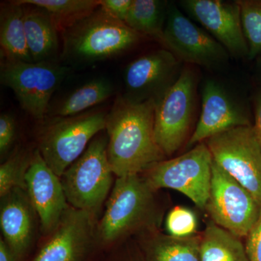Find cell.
Wrapping results in <instances>:
<instances>
[{
    "label": "cell",
    "instance_id": "1",
    "mask_svg": "<svg viewBox=\"0 0 261 261\" xmlns=\"http://www.w3.org/2000/svg\"><path fill=\"white\" fill-rule=\"evenodd\" d=\"M155 100L118 95L106 118L108 158L117 178L142 174L165 160L154 136Z\"/></svg>",
    "mask_w": 261,
    "mask_h": 261
},
{
    "label": "cell",
    "instance_id": "2",
    "mask_svg": "<svg viewBox=\"0 0 261 261\" xmlns=\"http://www.w3.org/2000/svg\"><path fill=\"white\" fill-rule=\"evenodd\" d=\"M164 204L141 174L116 178L98 219L97 231L104 252L143 233L160 229Z\"/></svg>",
    "mask_w": 261,
    "mask_h": 261
},
{
    "label": "cell",
    "instance_id": "3",
    "mask_svg": "<svg viewBox=\"0 0 261 261\" xmlns=\"http://www.w3.org/2000/svg\"><path fill=\"white\" fill-rule=\"evenodd\" d=\"M60 34L61 61L70 65H90L115 58L133 47L142 37L100 6Z\"/></svg>",
    "mask_w": 261,
    "mask_h": 261
},
{
    "label": "cell",
    "instance_id": "4",
    "mask_svg": "<svg viewBox=\"0 0 261 261\" xmlns=\"http://www.w3.org/2000/svg\"><path fill=\"white\" fill-rule=\"evenodd\" d=\"M108 113L93 110L74 116L47 117L37 130V149L47 166L61 177L106 130Z\"/></svg>",
    "mask_w": 261,
    "mask_h": 261
},
{
    "label": "cell",
    "instance_id": "5",
    "mask_svg": "<svg viewBox=\"0 0 261 261\" xmlns=\"http://www.w3.org/2000/svg\"><path fill=\"white\" fill-rule=\"evenodd\" d=\"M100 132L83 154L61 176L68 203L99 219L113 185L114 173L108 158V136Z\"/></svg>",
    "mask_w": 261,
    "mask_h": 261
},
{
    "label": "cell",
    "instance_id": "6",
    "mask_svg": "<svg viewBox=\"0 0 261 261\" xmlns=\"http://www.w3.org/2000/svg\"><path fill=\"white\" fill-rule=\"evenodd\" d=\"M70 68L56 61L39 63L1 59L0 81L12 89L22 109L37 121L47 118L53 94Z\"/></svg>",
    "mask_w": 261,
    "mask_h": 261
},
{
    "label": "cell",
    "instance_id": "7",
    "mask_svg": "<svg viewBox=\"0 0 261 261\" xmlns=\"http://www.w3.org/2000/svg\"><path fill=\"white\" fill-rule=\"evenodd\" d=\"M98 219L68 206L56 228L44 237L27 261H99Z\"/></svg>",
    "mask_w": 261,
    "mask_h": 261
},
{
    "label": "cell",
    "instance_id": "8",
    "mask_svg": "<svg viewBox=\"0 0 261 261\" xmlns=\"http://www.w3.org/2000/svg\"><path fill=\"white\" fill-rule=\"evenodd\" d=\"M213 162L208 147L202 142L178 157L163 160L141 175L156 191L176 190L205 210L210 193Z\"/></svg>",
    "mask_w": 261,
    "mask_h": 261
},
{
    "label": "cell",
    "instance_id": "9",
    "mask_svg": "<svg viewBox=\"0 0 261 261\" xmlns=\"http://www.w3.org/2000/svg\"><path fill=\"white\" fill-rule=\"evenodd\" d=\"M204 142L214 162L261 204V147L253 126L235 127Z\"/></svg>",
    "mask_w": 261,
    "mask_h": 261
},
{
    "label": "cell",
    "instance_id": "10",
    "mask_svg": "<svg viewBox=\"0 0 261 261\" xmlns=\"http://www.w3.org/2000/svg\"><path fill=\"white\" fill-rule=\"evenodd\" d=\"M196 87L195 73L187 67L155 100L154 136L166 157L174 154L186 140L195 108Z\"/></svg>",
    "mask_w": 261,
    "mask_h": 261
},
{
    "label": "cell",
    "instance_id": "11",
    "mask_svg": "<svg viewBox=\"0 0 261 261\" xmlns=\"http://www.w3.org/2000/svg\"><path fill=\"white\" fill-rule=\"evenodd\" d=\"M260 207V202L248 190L213 162L210 193L205 211L214 224L245 239L258 219Z\"/></svg>",
    "mask_w": 261,
    "mask_h": 261
},
{
    "label": "cell",
    "instance_id": "12",
    "mask_svg": "<svg viewBox=\"0 0 261 261\" xmlns=\"http://www.w3.org/2000/svg\"><path fill=\"white\" fill-rule=\"evenodd\" d=\"M161 44L181 63L214 68L228 61L229 53L211 34L187 18L173 3H168Z\"/></svg>",
    "mask_w": 261,
    "mask_h": 261
},
{
    "label": "cell",
    "instance_id": "13",
    "mask_svg": "<svg viewBox=\"0 0 261 261\" xmlns=\"http://www.w3.org/2000/svg\"><path fill=\"white\" fill-rule=\"evenodd\" d=\"M181 66V62L166 49L140 57L125 70L123 96L134 102L156 100L178 80Z\"/></svg>",
    "mask_w": 261,
    "mask_h": 261
},
{
    "label": "cell",
    "instance_id": "14",
    "mask_svg": "<svg viewBox=\"0 0 261 261\" xmlns=\"http://www.w3.org/2000/svg\"><path fill=\"white\" fill-rule=\"evenodd\" d=\"M182 8L235 58L248 57L238 1L183 0Z\"/></svg>",
    "mask_w": 261,
    "mask_h": 261
},
{
    "label": "cell",
    "instance_id": "15",
    "mask_svg": "<svg viewBox=\"0 0 261 261\" xmlns=\"http://www.w3.org/2000/svg\"><path fill=\"white\" fill-rule=\"evenodd\" d=\"M25 190L37 211L43 236L58 226L68 203L61 178L47 166L38 149H34L25 176Z\"/></svg>",
    "mask_w": 261,
    "mask_h": 261
},
{
    "label": "cell",
    "instance_id": "16",
    "mask_svg": "<svg viewBox=\"0 0 261 261\" xmlns=\"http://www.w3.org/2000/svg\"><path fill=\"white\" fill-rule=\"evenodd\" d=\"M38 222L40 224L27 190L15 188L1 197L2 238L18 261H27L32 255Z\"/></svg>",
    "mask_w": 261,
    "mask_h": 261
},
{
    "label": "cell",
    "instance_id": "17",
    "mask_svg": "<svg viewBox=\"0 0 261 261\" xmlns=\"http://www.w3.org/2000/svg\"><path fill=\"white\" fill-rule=\"evenodd\" d=\"M202 96L200 118L188 141L187 147H195L215 135L235 127L251 126L243 108L216 81L207 80L205 82Z\"/></svg>",
    "mask_w": 261,
    "mask_h": 261
},
{
    "label": "cell",
    "instance_id": "18",
    "mask_svg": "<svg viewBox=\"0 0 261 261\" xmlns=\"http://www.w3.org/2000/svg\"><path fill=\"white\" fill-rule=\"evenodd\" d=\"M23 21L33 62L56 61L61 48L60 33L47 10L35 5H23Z\"/></svg>",
    "mask_w": 261,
    "mask_h": 261
},
{
    "label": "cell",
    "instance_id": "19",
    "mask_svg": "<svg viewBox=\"0 0 261 261\" xmlns=\"http://www.w3.org/2000/svg\"><path fill=\"white\" fill-rule=\"evenodd\" d=\"M201 233L175 238L161 230L134 239L145 261H200Z\"/></svg>",
    "mask_w": 261,
    "mask_h": 261
},
{
    "label": "cell",
    "instance_id": "20",
    "mask_svg": "<svg viewBox=\"0 0 261 261\" xmlns=\"http://www.w3.org/2000/svg\"><path fill=\"white\" fill-rule=\"evenodd\" d=\"M0 46L3 59L34 63L25 37L23 5L18 1L1 4Z\"/></svg>",
    "mask_w": 261,
    "mask_h": 261
},
{
    "label": "cell",
    "instance_id": "21",
    "mask_svg": "<svg viewBox=\"0 0 261 261\" xmlns=\"http://www.w3.org/2000/svg\"><path fill=\"white\" fill-rule=\"evenodd\" d=\"M200 261H249L243 239L212 221L201 233Z\"/></svg>",
    "mask_w": 261,
    "mask_h": 261
},
{
    "label": "cell",
    "instance_id": "22",
    "mask_svg": "<svg viewBox=\"0 0 261 261\" xmlns=\"http://www.w3.org/2000/svg\"><path fill=\"white\" fill-rule=\"evenodd\" d=\"M113 93V84L108 79H94L63 98L49 110L47 117L77 116L107 100Z\"/></svg>",
    "mask_w": 261,
    "mask_h": 261
},
{
    "label": "cell",
    "instance_id": "23",
    "mask_svg": "<svg viewBox=\"0 0 261 261\" xmlns=\"http://www.w3.org/2000/svg\"><path fill=\"white\" fill-rule=\"evenodd\" d=\"M168 7V2L161 0H133L124 23L141 35L161 43Z\"/></svg>",
    "mask_w": 261,
    "mask_h": 261
},
{
    "label": "cell",
    "instance_id": "24",
    "mask_svg": "<svg viewBox=\"0 0 261 261\" xmlns=\"http://www.w3.org/2000/svg\"><path fill=\"white\" fill-rule=\"evenodd\" d=\"M23 5H32L47 10L59 33L85 18L99 7V0H18Z\"/></svg>",
    "mask_w": 261,
    "mask_h": 261
},
{
    "label": "cell",
    "instance_id": "25",
    "mask_svg": "<svg viewBox=\"0 0 261 261\" xmlns=\"http://www.w3.org/2000/svg\"><path fill=\"white\" fill-rule=\"evenodd\" d=\"M32 152L18 147L0 166V197L15 188L25 190V176L32 161Z\"/></svg>",
    "mask_w": 261,
    "mask_h": 261
},
{
    "label": "cell",
    "instance_id": "26",
    "mask_svg": "<svg viewBox=\"0 0 261 261\" xmlns=\"http://www.w3.org/2000/svg\"><path fill=\"white\" fill-rule=\"evenodd\" d=\"M249 59L261 54V1H238Z\"/></svg>",
    "mask_w": 261,
    "mask_h": 261
},
{
    "label": "cell",
    "instance_id": "27",
    "mask_svg": "<svg viewBox=\"0 0 261 261\" xmlns=\"http://www.w3.org/2000/svg\"><path fill=\"white\" fill-rule=\"evenodd\" d=\"M197 218L193 211L185 206H175L166 218L168 234L175 238H188L197 234Z\"/></svg>",
    "mask_w": 261,
    "mask_h": 261
},
{
    "label": "cell",
    "instance_id": "28",
    "mask_svg": "<svg viewBox=\"0 0 261 261\" xmlns=\"http://www.w3.org/2000/svg\"><path fill=\"white\" fill-rule=\"evenodd\" d=\"M99 261H145L134 239L105 252Z\"/></svg>",
    "mask_w": 261,
    "mask_h": 261
},
{
    "label": "cell",
    "instance_id": "29",
    "mask_svg": "<svg viewBox=\"0 0 261 261\" xmlns=\"http://www.w3.org/2000/svg\"><path fill=\"white\" fill-rule=\"evenodd\" d=\"M17 125L14 117L9 113L0 116V154L5 159L11 150L16 138Z\"/></svg>",
    "mask_w": 261,
    "mask_h": 261
},
{
    "label": "cell",
    "instance_id": "30",
    "mask_svg": "<svg viewBox=\"0 0 261 261\" xmlns=\"http://www.w3.org/2000/svg\"><path fill=\"white\" fill-rule=\"evenodd\" d=\"M245 240L249 261H261V207L258 219Z\"/></svg>",
    "mask_w": 261,
    "mask_h": 261
},
{
    "label": "cell",
    "instance_id": "31",
    "mask_svg": "<svg viewBox=\"0 0 261 261\" xmlns=\"http://www.w3.org/2000/svg\"><path fill=\"white\" fill-rule=\"evenodd\" d=\"M99 6L108 15L125 22L133 0H99Z\"/></svg>",
    "mask_w": 261,
    "mask_h": 261
},
{
    "label": "cell",
    "instance_id": "32",
    "mask_svg": "<svg viewBox=\"0 0 261 261\" xmlns=\"http://www.w3.org/2000/svg\"><path fill=\"white\" fill-rule=\"evenodd\" d=\"M253 126L255 135L261 147V91L255 100V124Z\"/></svg>",
    "mask_w": 261,
    "mask_h": 261
},
{
    "label": "cell",
    "instance_id": "33",
    "mask_svg": "<svg viewBox=\"0 0 261 261\" xmlns=\"http://www.w3.org/2000/svg\"><path fill=\"white\" fill-rule=\"evenodd\" d=\"M0 261H18L2 237L0 238Z\"/></svg>",
    "mask_w": 261,
    "mask_h": 261
},
{
    "label": "cell",
    "instance_id": "34",
    "mask_svg": "<svg viewBox=\"0 0 261 261\" xmlns=\"http://www.w3.org/2000/svg\"><path fill=\"white\" fill-rule=\"evenodd\" d=\"M259 67H260V68H261V59H260V65H259Z\"/></svg>",
    "mask_w": 261,
    "mask_h": 261
}]
</instances>
